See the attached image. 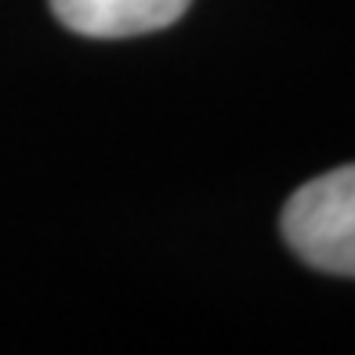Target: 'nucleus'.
I'll use <instances>...</instances> for the list:
<instances>
[{
  "label": "nucleus",
  "mask_w": 355,
  "mask_h": 355,
  "mask_svg": "<svg viewBox=\"0 0 355 355\" xmlns=\"http://www.w3.org/2000/svg\"><path fill=\"white\" fill-rule=\"evenodd\" d=\"M283 236L309 265L355 276V164L297 189L283 211Z\"/></svg>",
  "instance_id": "1"
},
{
  "label": "nucleus",
  "mask_w": 355,
  "mask_h": 355,
  "mask_svg": "<svg viewBox=\"0 0 355 355\" xmlns=\"http://www.w3.org/2000/svg\"><path fill=\"white\" fill-rule=\"evenodd\" d=\"M192 0H51L62 26L84 37H138L153 33L185 15Z\"/></svg>",
  "instance_id": "2"
}]
</instances>
